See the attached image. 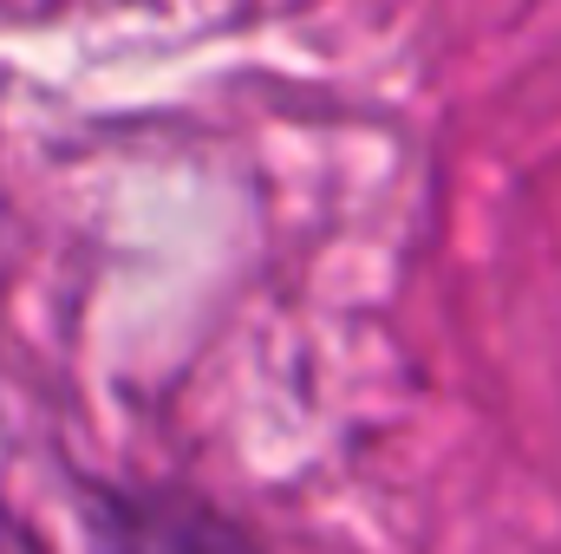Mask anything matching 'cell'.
I'll return each instance as SVG.
<instances>
[{
    "instance_id": "obj_1",
    "label": "cell",
    "mask_w": 561,
    "mask_h": 554,
    "mask_svg": "<svg viewBox=\"0 0 561 554\" xmlns=\"http://www.w3.org/2000/svg\"><path fill=\"white\" fill-rule=\"evenodd\" d=\"M92 554H262V542L190 489H99L85 516Z\"/></svg>"
}]
</instances>
